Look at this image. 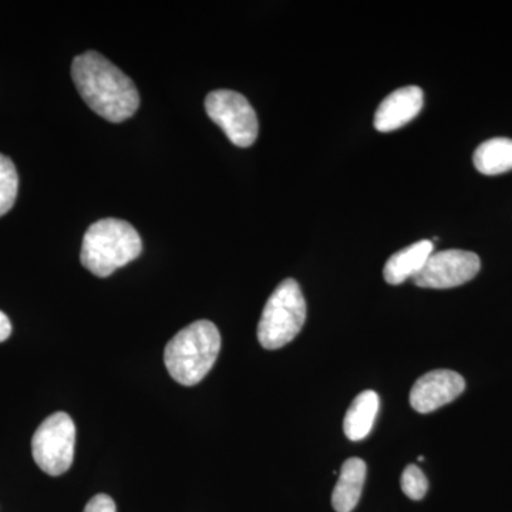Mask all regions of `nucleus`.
<instances>
[{"label": "nucleus", "instance_id": "f03ea898", "mask_svg": "<svg viewBox=\"0 0 512 512\" xmlns=\"http://www.w3.org/2000/svg\"><path fill=\"white\" fill-rule=\"evenodd\" d=\"M220 330L210 320H197L165 346L164 363L175 382L195 386L210 373L220 355Z\"/></svg>", "mask_w": 512, "mask_h": 512}, {"label": "nucleus", "instance_id": "2eb2a0df", "mask_svg": "<svg viewBox=\"0 0 512 512\" xmlns=\"http://www.w3.org/2000/svg\"><path fill=\"white\" fill-rule=\"evenodd\" d=\"M402 490L403 493L410 498V500L419 501L423 500L424 495L429 490V481L424 476L423 471L419 467L410 464L403 471L402 476Z\"/></svg>", "mask_w": 512, "mask_h": 512}, {"label": "nucleus", "instance_id": "423d86ee", "mask_svg": "<svg viewBox=\"0 0 512 512\" xmlns=\"http://www.w3.org/2000/svg\"><path fill=\"white\" fill-rule=\"evenodd\" d=\"M205 110L235 146L251 147L258 138V116L242 94L215 90L205 99Z\"/></svg>", "mask_w": 512, "mask_h": 512}, {"label": "nucleus", "instance_id": "9b49d317", "mask_svg": "<svg viewBox=\"0 0 512 512\" xmlns=\"http://www.w3.org/2000/svg\"><path fill=\"white\" fill-rule=\"evenodd\" d=\"M366 481V463L362 458H349L340 470L338 484L332 494V505L338 512L355 510Z\"/></svg>", "mask_w": 512, "mask_h": 512}, {"label": "nucleus", "instance_id": "9d476101", "mask_svg": "<svg viewBox=\"0 0 512 512\" xmlns=\"http://www.w3.org/2000/svg\"><path fill=\"white\" fill-rule=\"evenodd\" d=\"M433 254L434 244L429 239L414 242L390 256L389 261L384 265V279L390 285H400L407 279H414Z\"/></svg>", "mask_w": 512, "mask_h": 512}, {"label": "nucleus", "instance_id": "7ed1b4c3", "mask_svg": "<svg viewBox=\"0 0 512 512\" xmlns=\"http://www.w3.org/2000/svg\"><path fill=\"white\" fill-rule=\"evenodd\" d=\"M143 241L133 225L117 218L94 222L84 234L80 261L87 271L107 278L137 259Z\"/></svg>", "mask_w": 512, "mask_h": 512}, {"label": "nucleus", "instance_id": "4468645a", "mask_svg": "<svg viewBox=\"0 0 512 512\" xmlns=\"http://www.w3.org/2000/svg\"><path fill=\"white\" fill-rule=\"evenodd\" d=\"M19 191V175L9 157L0 154V217L15 205Z\"/></svg>", "mask_w": 512, "mask_h": 512}, {"label": "nucleus", "instance_id": "ddd939ff", "mask_svg": "<svg viewBox=\"0 0 512 512\" xmlns=\"http://www.w3.org/2000/svg\"><path fill=\"white\" fill-rule=\"evenodd\" d=\"M474 165L481 174L498 175L512 170V140L498 137L484 141L473 157Z\"/></svg>", "mask_w": 512, "mask_h": 512}, {"label": "nucleus", "instance_id": "39448f33", "mask_svg": "<svg viewBox=\"0 0 512 512\" xmlns=\"http://www.w3.org/2000/svg\"><path fill=\"white\" fill-rule=\"evenodd\" d=\"M76 426L72 417L59 412L47 417L32 439V454L40 470L52 477L66 473L73 464Z\"/></svg>", "mask_w": 512, "mask_h": 512}, {"label": "nucleus", "instance_id": "0eeeda50", "mask_svg": "<svg viewBox=\"0 0 512 512\" xmlns=\"http://www.w3.org/2000/svg\"><path fill=\"white\" fill-rule=\"evenodd\" d=\"M477 254L461 249L434 252L413 282L420 288L448 289L467 284L480 272Z\"/></svg>", "mask_w": 512, "mask_h": 512}, {"label": "nucleus", "instance_id": "dca6fc26", "mask_svg": "<svg viewBox=\"0 0 512 512\" xmlns=\"http://www.w3.org/2000/svg\"><path fill=\"white\" fill-rule=\"evenodd\" d=\"M84 512H116V504L109 495L97 494L87 503Z\"/></svg>", "mask_w": 512, "mask_h": 512}, {"label": "nucleus", "instance_id": "f8f14e48", "mask_svg": "<svg viewBox=\"0 0 512 512\" xmlns=\"http://www.w3.org/2000/svg\"><path fill=\"white\" fill-rule=\"evenodd\" d=\"M379 407V394L373 390L360 393L350 404L343 421L346 437L352 441L366 439L373 429Z\"/></svg>", "mask_w": 512, "mask_h": 512}, {"label": "nucleus", "instance_id": "f3484780", "mask_svg": "<svg viewBox=\"0 0 512 512\" xmlns=\"http://www.w3.org/2000/svg\"><path fill=\"white\" fill-rule=\"evenodd\" d=\"M10 335H12V323H10L8 316L0 311V343L8 340Z\"/></svg>", "mask_w": 512, "mask_h": 512}, {"label": "nucleus", "instance_id": "20e7f679", "mask_svg": "<svg viewBox=\"0 0 512 512\" xmlns=\"http://www.w3.org/2000/svg\"><path fill=\"white\" fill-rule=\"evenodd\" d=\"M306 320V301L295 279H285L276 286L266 302L258 325L262 348L276 350L291 343Z\"/></svg>", "mask_w": 512, "mask_h": 512}, {"label": "nucleus", "instance_id": "6e6552de", "mask_svg": "<svg viewBox=\"0 0 512 512\" xmlns=\"http://www.w3.org/2000/svg\"><path fill=\"white\" fill-rule=\"evenodd\" d=\"M464 389L463 376L453 370H433L414 383L410 404L416 412L431 413L456 400Z\"/></svg>", "mask_w": 512, "mask_h": 512}, {"label": "nucleus", "instance_id": "1a4fd4ad", "mask_svg": "<svg viewBox=\"0 0 512 512\" xmlns=\"http://www.w3.org/2000/svg\"><path fill=\"white\" fill-rule=\"evenodd\" d=\"M423 103V90L417 86L402 87L390 93L376 111V130L380 133H390L406 126L419 116Z\"/></svg>", "mask_w": 512, "mask_h": 512}, {"label": "nucleus", "instance_id": "f257e3e1", "mask_svg": "<svg viewBox=\"0 0 512 512\" xmlns=\"http://www.w3.org/2000/svg\"><path fill=\"white\" fill-rule=\"evenodd\" d=\"M73 82L87 106L110 123H123L140 106V94L133 80L116 64L89 50L74 57Z\"/></svg>", "mask_w": 512, "mask_h": 512}]
</instances>
